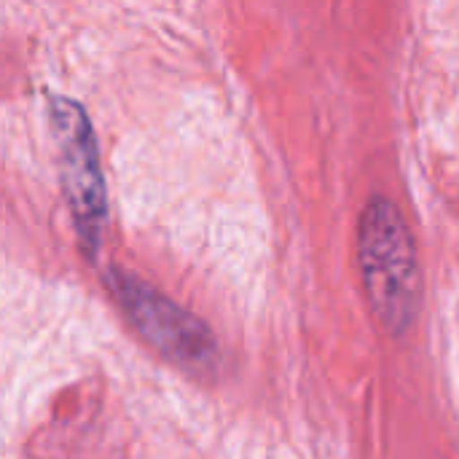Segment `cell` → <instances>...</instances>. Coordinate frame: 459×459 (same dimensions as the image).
Returning <instances> with one entry per match:
<instances>
[{"instance_id":"6da1fadb","label":"cell","mask_w":459,"mask_h":459,"mask_svg":"<svg viewBox=\"0 0 459 459\" xmlns=\"http://www.w3.org/2000/svg\"><path fill=\"white\" fill-rule=\"evenodd\" d=\"M363 288L382 328L401 336L420 312V264L411 231L387 196H371L358 223Z\"/></svg>"},{"instance_id":"7a4b0ae2","label":"cell","mask_w":459,"mask_h":459,"mask_svg":"<svg viewBox=\"0 0 459 459\" xmlns=\"http://www.w3.org/2000/svg\"><path fill=\"white\" fill-rule=\"evenodd\" d=\"M51 132L59 148L62 191L83 250L97 253L108 223V194L100 167V148L86 110L70 97H54L48 108Z\"/></svg>"},{"instance_id":"3957f363","label":"cell","mask_w":459,"mask_h":459,"mask_svg":"<svg viewBox=\"0 0 459 459\" xmlns=\"http://www.w3.org/2000/svg\"><path fill=\"white\" fill-rule=\"evenodd\" d=\"M105 282L113 290L124 315L132 320V325L164 358L196 371L212 368L218 363L215 336L186 307L118 266L105 272Z\"/></svg>"}]
</instances>
